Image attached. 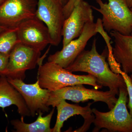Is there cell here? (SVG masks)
<instances>
[{
  "instance_id": "1",
  "label": "cell",
  "mask_w": 132,
  "mask_h": 132,
  "mask_svg": "<svg viewBox=\"0 0 132 132\" xmlns=\"http://www.w3.org/2000/svg\"><path fill=\"white\" fill-rule=\"evenodd\" d=\"M97 39L93 41L90 50H84L66 68L70 72L87 73L93 76L97 82L102 86L106 87L119 95L121 88H127L123 76L113 72L106 61L107 51L99 54L97 50Z\"/></svg>"
},
{
  "instance_id": "2",
  "label": "cell",
  "mask_w": 132,
  "mask_h": 132,
  "mask_svg": "<svg viewBox=\"0 0 132 132\" xmlns=\"http://www.w3.org/2000/svg\"><path fill=\"white\" fill-rule=\"evenodd\" d=\"M38 80L41 87L54 92L66 87L86 85L98 90L103 87L98 85L96 79L90 74L87 75L73 74L54 62L48 61L41 65L38 71Z\"/></svg>"
},
{
  "instance_id": "3",
  "label": "cell",
  "mask_w": 132,
  "mask_h": 132,
  "mask_svg": "<svg viewBox=\"0 0 132 132\" xmlns=\"http://www.w3.org/2000/svg\"><path fill=\"white\" fill-rule=\"evenodd\" d=\"M128 95L127 88H121L118 101L113 108L108 112L92 109L95 118L93 132L105 128L111 132H132V117L128 111L127 103Z\"/></svg>"
},
{
  "instance_id": "4",
  "label": "cell",
  "mask_w": 132,
  "mask_h": 132,
  "mask_svg": "<svg viewBox=\"0 0 132 132\" xmlns=\"http://www.w3.org/2000/svg\"><path fill=\"white\" fill-rule=\"evenodd\" d=\"M95 0L99 8L92 6L93 9L99 12L102 16L103 28L108 32L115 31L125 35L132 33V10L125 0Z\"/></svg>"
},
{
  "instance_id": "5",
  "label": "cell",
  "mask_w": 132,
  "mask_h": 132,
  "mask_svg": "<svg viewBox=\"0 0 132 132\" xmlns=\"http://www.w3.org/2000/svg\"><path fill=\"white\" fill-rule=\"evenodd\" d=\"M116 95L114 92L110 90L103 92L95 88L88 89L83 85L80 84L50 92L48 105L55 107L59 102L63 100H68L76 103L93 100L95 102H102L106 103L111 110L118 101Z\"/></svg>"
},
{
  "instance_id": "6",
  "label": "cell",
  "mask_w": 132,
  "mask_h": 132,
  "mask_svg": "<svg viewBox=\"0 0 132 132\" xmlns=\"http://www.w3.org/2000/svg\"><path fill=\"white\" fill-rule=\"evenodd\" d=\"M38 0H3L0 4V26L16 29L23 22L36 16Z\"/></svg>"
},
{
  "instance_id": "7",
  "label": "cell",
  "mask_w": 132,
  "mask_h": 132,
  "mask_svg": "<svg viewBox=\"0 0 132 132\" xmlns=\"http://www.w3.org/2000/svg\"><path fill=\"white\" fill-rule=\"evenodd\" d=\"M64 7L61 0H38L36 16L47 27L53 46H58L62 39Z\"/></svg>"
},
{
  "instance_id": "8",
  "label": "cell",
  "mask_w": 132,
  "mask_h": 132,
  "mask_svg": "<svg viewBox=\"0 0 132 132\" xmlns=\"http://www.w3.org/2000/svg\"><path fill=\"white\" fill-rule=\"evenodd\" d=\"M41 52L20 42L9 54L6 76L24 80L26 71L40 64Z\"/></svg>"
},
{
  "instance_id": "9",
  "label": "cell",
  "mask_w": 132,
  "mask_h": 132,
  "mask_svg": "<svg viewBox=\"0 0 132 132\" xmlns=\"http://www.w3.org/2000/svg\"><path fill=\"white\" fill-rule=\"evenodd\" d=\"M7 78L8 81L23 97L31 116L34 117L40 112L49 111L48 102L51 92L41 87L38 80L34 84H28L20 79Z\"/></svg>"
},
{
  "instance_id": "10",
  "label": "cell",
  "mask_w": 132,
  "mask_h": 132,
  "mask_svg": "<svg viewBox=\"0 0 132 132\" xmlns=\"http://www.w3.org/2000/svg\"><path fill=\"white\" fill-rule=\"evenodd\" d=\"M20 42L41 52L52 42L48 28L36 16L21 23L16 29Z\"/></svg>"
},
{
  "instance_id": "11",
  "label": "cell",
  "mask_w": 132,
  "mask_h": 132,
  "mask_svg": "<svg viewBox=\"0 0 132 132\" xmlns=\"http://www.w3.org/2000/svg\"><path fill=\"white\" fill-rule=\"evenodd\" d=\"M93 22H94V16L92 6L87 2L81 0L64 21L62 30L63 47L79 37L86 24Z\"/></svg>"
},
{
  "instance_id": "12",
  "label": "cell",
  "mask_w": 132,
  "mask_h": 132,
  "mask_svg": "<svg viewBox=\"0 0 132 132\" xmlns=\"http://www.w3.org/2000/svg\"><path fill=\"white\" fill-rule=\"evenodd\" d=\"M96 23L88 22L85 25L82 34L79 37L70 42L60 51L50 55L48 61L54 62L66 69L85 50L89 40L97 34Z\"/></svg>"
},
{
  "instance_id": "13",
  "label": "cell",
  "mask_w": 132,
  "mask_h": 132,
  "mask_svg": "<svg viewBox=\"0 0 132 132\" xmlns=\"http://www.w3.org/2000/svg\"><path fill=\"white\" fill-rule=\"evenodd\" d=\"M93 103H88L86 106L82 107L76 104H70L65 100H62L56 106L57 110V120L53 132H61L64 122L71 117L80 115L84 118L85 122L82 126L74 132H86L93 123L95 116L93 114L91 106Z\"/></svg>"
},
{
  "instance_id": "14",
  "label": "cell",
  "mask_w": 132,
  "mask_h": 132,
  "mask_svg": "<svg viewBox=\"0 0 132 132\" xmlns=\"http://www.w3.org/2000/svg\"><path fill=\"white\" fill-rule=\"evenodd\" d=\"M114 38L113 58L122 68V71L132 75V34L125 35L115 31L110 32Z\"/></svg>"
},
{
  "instance_id": "15",
  "label": "cell",
  "mask_w": 132,
  "mask_h": 132,
  "mask_svg": "<svg viewBox=\"0 0 132 132\" xmlns=\"http://www.w3.org/2000/svg\"><path fill=\"white\" fill-rule=\"evenodd\" d=\"M14 105L21 116H31L24 98L17 90L8 81L6 76L1 75L0 79V108L4 109Z\"/></svg>"
},
{
  "instance_id": "16",
  "label": "cell",
  "mask_w": 132,
  "mask_h": 132,
  "mask_svg": "<svg viewBox=\"0 0 132 132\" xmlns=\"http://www.w3.org/2000/svg\"><path fill=\"white\" fill-rule=\"evenodd\" d=\"M55 108L50 113L42 116L43 113L40 112L36 120L33 123L28 124L24 122V117L21 116L20 119L13 120L11 123L16 132H53L50 127V123L54 113Z\"/></svg>"
},
{
  "instance_id": "17",
  "label": "cell",
  "mask_w": 132,
  "mask_h": 132,
  "mask_svg": "<svg viewBox=\"0 0 132 132\" xmlns=\"http://www.w3.org/2000/svg\"><path fill=\"white\" fill-rule=\"evenodd\" d=\"M20 42L16 29H7L0 34V53L9 55Z\"/></svg>"
},
{
  "instance_id": "18",
  "label": "cell",
  "mask_w": 132,
  "mask_h": 132,
  "mask_svg": "<svg viewBox=\"0 0 132 132\" xmlns=\"http://www.w3.org/2000/svg\"><path fill=\"white\" fill-rule=\"evenodd\" d=\"M119 73L120 74L123 76L127 89L128 94L129 96V101L127 105V107L130 110V115L132 117V83L130 76L125 73L121 69L119 70Z\"/></svg>"
},
{
  "instance_id": "19",
  "label": "cell",
  "mask_w": 132,
  "mask_h": 132,
  "mask_svg": "<svg viewBox=\"0 0 132 132\" xmlns=\"http://www.w3.org/2000/svg\"><path fill=\"white\" fill-rule=\"evenodd\" d=\"M9 55L0 53V74L6 76V75Z\"/></svg>"
},
{
  "instance_id": "20",
  "label": "cell",
  "mask_w": 132,
  "mask_h": 132,
  "mask_svg": "<svg viewBox=\"0 0 132 132\" xmlns=\"http://www.w3.org/2000/svg\"><path fill=\"white\" fill-rule=\"evenodd\" d=\"M81 0H69L68 2L64 7V13L65 19H67L71 14L74 8Z\"/></svg>"
},
{
  "instance_id": "21",
  "label": "cell",
  "mask_w": 132,
  "mask_h": 132,
  "mask_svg": "<svg viewBox=\"0 0 132 132\" xmlns=\"http://www.w3.org/2000/svg\"><path fill=\"white\" fill-rule=\"evenodd\" d=\"M127 4L130 9L132 8V0H125Z\"/></svg>"
},
{
  "instance_id": "22",
  "label": "cell",
  "mask_w": 132,
  "mask_h": 132,
  "mask_svg": "<svg viewBox=\"0 0 132 132\" xmlns=\"http://www.w3.org/2000/svg\"><path fill=\"white\" fill-rule=\"evenodd\" d=\"M7 29L5 28V27H1V26H0V34L2 32H3V31H5V30H6V29Z\"/></svg>"
},
{
  "instance_id": "23",
  "label": "cell",
  "mask_w": 132,
  "mask_h": 132,
  "mask_svg": "<svg viewBox=\"0 0 132 132\" xmlns=\"http://www.w3.org/2000/svg\"><path fill=\"white\" fill-rule=\"evenodd\" d=\"M62 2V3H63V5L64 6H65V5L68 2L69 0H61Z\"/></svg>"
},
{
  "instance_id": "24",
  "label": "cell",
  "mask_w": 132,
  "mask_h": 132,
  "mask_svg": "<svg viewBox=\"0 0 132 132\" xmlns=\"http://www.w3.org/2000/svg\"><path fill=\"white\" fill-rule=\"evenodd\" d=\"M130 78H131V82L132 83V75H130Z\"/></svg>"
},
{
  "instance_id": "25",
  "label": "cell",
  "mask_w": 132,
  "mask_h": 132,
  "mask_svg": "<svg viewBox=\"0 0 132 132\" xmlns=\"http://www.w3.org/2000/svg\"><path fill=\"white\" fill-rule=\"evenodd\" d=\"M3 0H0V4L3 1Z\"/></svg>"
},
{
  "instance_id": "26",
  "label": "cell",
  "mask_w": 132,
  "mask_h": 132,
  "mask_svg": "<svg viewBox=\"0 0 132 132\" xmlns=\"http://www.w3.org/2000/svg\"><path fill=\"white\" fill-rule=\"evenodd\" d=\"M1 75L0 74V79H1Z\"/></svg>"
},
{
  "instance_id": "27",
  "label": "cell",
  "mask_w": 132,
  "mask_h": 132,
  "mask_svg": "<svg viewBox=\"0 0 132 132\" xmlns=\"http://www.w3.org/2000/svg\"><path fill=\"white\" fill-rule=\"evenodd\" d=\"M131 9V10H132V9ZM131 34H132V33H131Z\"/></svg>"
}]
</instances>
